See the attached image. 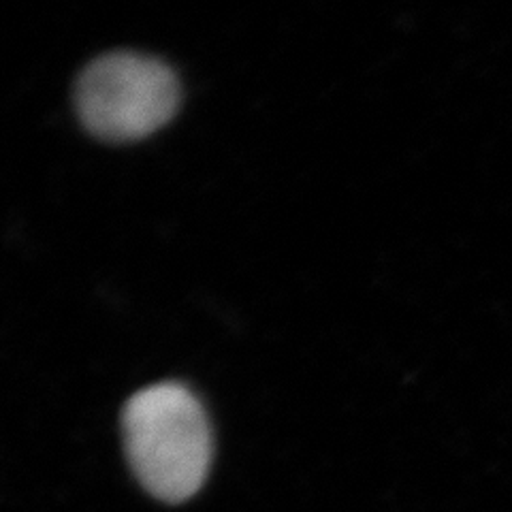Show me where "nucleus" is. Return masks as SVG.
Listing matches in <instances>:
<instances>
[{"instance_id": "obj_1", "label": "nucleus", "mask_w": 512, "mask_h": 512, "mask_svg": "<svg viewBox=\"0 0 512 512\" xmlns=\"http://www.w3.org/2000/svg\"><path fill=\"white\" fill-rule=\"evenodd\" d=\"M124 451L141 487L156 500L182 504L207 480L214 436L199 397L180 382H158L128 399Z\"/></svg>"}, {"instance_id": "obj_2", "label": "nucleus", "mask_w": 512, "mask_h": 512, "mask_svg": "<svg viewBox=\"0 0 512 512\" xmlns=\"http://www.w3.org/2000/svg\"><path fill=\"white\" fill-rule=\"evenodd\" d=\"M182 101L180 79L163 60L111 52L90 62L75 84L82 124L103 141L128 143L171 122Z\"/></svg>"}]
</instances>
